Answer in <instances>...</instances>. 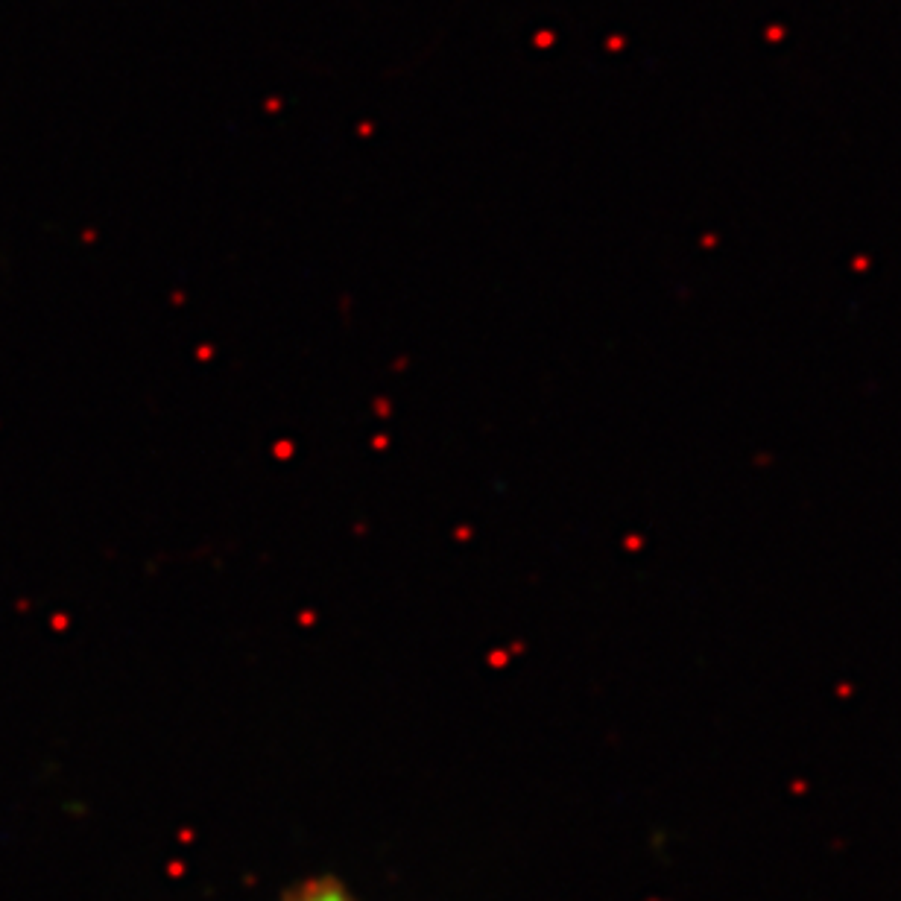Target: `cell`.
I'll use <instances>...</instances> for the list:
<instances>
[{
	"mask_svg": "<svg viewBox=\"0 0 901 901\" xmlns=\"http://www.w3.org/2000/svg\"><path fill=\"white\" fill-rule=\"evenodd\" d=\"M284 901H354L337 881L331 878H319V881H308L305 887H299L296 893H290Z\"/></svg>",
	"mask_w": 901,
	"mask_h": 901,
	"instance_id": "cell-1",
	"label": "cell"
}]
</instances>
